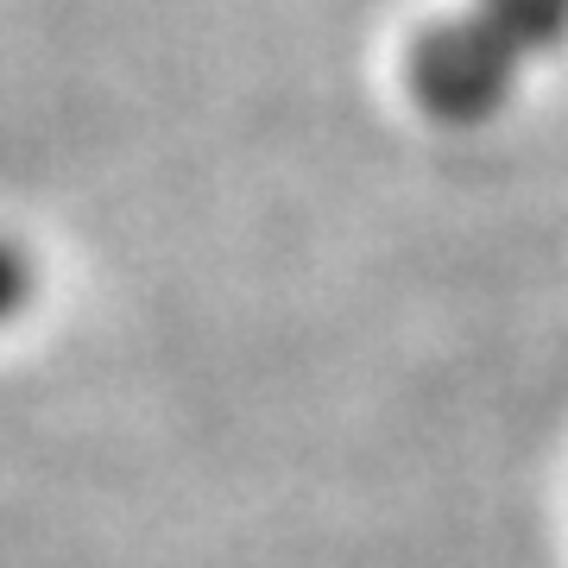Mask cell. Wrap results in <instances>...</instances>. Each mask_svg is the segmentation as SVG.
Masks as SVG:
<instances>
[{
	"mask_svg": "<svg viewBox=\"0 0 568 568\" xmlns=\"http://www.w3.org/2000/svg\"><path fill=\"white\" fill-rule=\"evenodd\" d=\"M568 44V0H467L410 44V95L443 126H487L549 51Z\"/></svg>",
	"mask_w": 568,
	"mask_h": 568,
	"instance_id": "cell-1",
	"label": "cell"
},
{
	"mask_svg": "<svg viewBox=\"0 0 568 568\" xmlns=\"http://www.w3.org/2000/svg\"><path fill=\"white\" fill-rule=\"evenodd\" d=\"M32 297H39V265H32V253L20 241L0 234V328L20 323L32 310Z\"/></svg>",
	"mask_w": 568,
	"mask_h": 568,
	"instance_id": "cell-2",
	"label": "cell"
}]
</instances>
